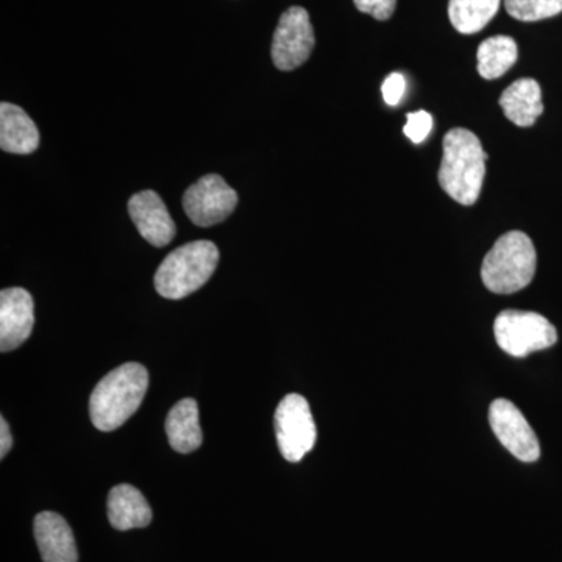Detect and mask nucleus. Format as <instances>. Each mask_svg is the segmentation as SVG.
I'll list each match as a JSON object with an SVG mask.
<instances>
[{"mask_svg":"<svg viewBox=\"0 0 562 562\" xmlns=\"http://www.w3.org/2000/svg\"><path fill=\"white\" fill-rule=\"evenodd\" d=\"M273 424L284 460L299 462L306 453L312 452L317 430L312 408L305 397L299 394L286 395L277 406Z\"/></svg>","mask_w":562,"mask_h":562,"instance_id":"6","label":"nucleus"},{"mask_svg":"<svg viewBox=\"0 0 562 562\" xmlns=\"http://www.w3.org/2000/svg\"><path fill=\"white\" fill-rule=\"evenodd\" d=\"M498 103L505 116L517 127H531L543 113L541 87L532 79L514 81L503 91Z\"/></svg>","mask_w":562,"mask_h":562,"instance_id":"15","label":"nucleus"},{"mask_svg":"<svg viewBox=\"0 0 562 562\" xmlns=\"http://www.w3.org/2000/svg\"><path fill=\"white\" fill-rule=\"evenodd\" d=\"M40 146L35 122L21 106L2 102L0 105V149L7 154L29 155Z\"/></svg>","mask_w":562,"mask_h":562,"instance_id":"13","label":"nucleus"},{"mask_svg":"<svg viewBox=\"0 0 562 562\" xmlns=\"http://www.w3.org/2000/svg\"><path fill=\"white\" fill-rule=\"evenodd\" d=\"M361 13L371 14L376 21H387L394 14L397 0H353Z\"/></svg>","mask_w":562,"mask_h":562,"instance_id":"21","label":"nucleus"},{"mask_svg":"<svg viewBox=\"0 0 562 562\" xmlns=\"http://www.w3.org/2000/svg\"><path fill=\"white\" fill-rule=\"evenodd\" d=\"M490 425L495 438L513 457L535 462L541 457V446L522 412L506 398H497L490 406Z\"/></svg>","mask_w":562,"mask_h":562,"instance_id":"9","label":"nucleus"},{"mask_svg":"<svg viewBox=\"0 0 562 562\" xmlns=\"http://www.w3.org/2000/svg\"><path fill=\"white\" fill-rule=\"evenodd\" d=\"M538 255L530 236L508 232L497 239L484 257L482 280L495 294H514L535 279Z\"/></svg>","mask_w":562,"mask_h":562,"instance_id":"3","label":"nucleus"},{"mask_svg":"<svg viewBox=\"0 0 562 562\" xmlns=\"http://www.w3.org/2000/svg\"><path fill=\"white\" fill-rule=\"evenodd\" d=\"M166 432L176 452L191 453L202 446L203 435L194 398H183L173 406L166 419Z\"/></svg>","mask_w":562,"mask_h":562,"instance_id":"16","label":"nucleus"},{"mask_svg":"<svg viewBox=\"0 0 562 562\" xmlns=\"http://www.w3.org/2000/svg\"><path fill=\"white\" fill-rule=\"evenodd\" d=\"M516 41L509 36L498 35L484 40L479 47L476 60H479V72L483 79L495 80L508 72L517 61Z\"/></svg>","mask_w":562,"mask_h":562,"instance_id":"17","label":"nucleus"},{"mask_svg":"<svg viewBox=\"0 0 562 562\" xmlns=\"http://www.w3.org/2000/svg\"><path fill=\"white\" fill-rule=\"evenodd\" d=\"M149 386V373L139 362H125L99 382L91 394L90 414L98 430L113 431L138 412Z\"/></svg>","mask_w":562,"mask_h":562,"instance_id":"2","label":"nucleus"},{"mask_svg":"<svg viewBox=\"0 0 562 562\" xmlns=\"http://www.w3.org/2000/svg\"><path fill=\"white\" fill-rule=\"evenodd\" d=\"M35 324L33 297L24 288H7L0 292V351L18 349L32 335Z\"/></svg>","mask_w":562,"mask_h":562,"instance_id":"10","label":"nucleus"},{"mask_svg":"<svg viewBox=\"0 0 562 562\" xmlns=\"http://www.w3.org/2000/svg\"><path fill=\"white\" fill-rule=\"evenodd\" d=\"M514 20L536 22L562 13V0H503Z\"/></svg>","mask_w":562,"mask_h":562,"instance_id":"19","label":"nucleus"},{"mask_svg":"<svg viewBox=\"0 0 562 562\" xmlns=\"http://www.w3.org/2000/svg\"><path fill=\"white\" fill-rule=\"evenodd\" d=\"M498 347L514 358H524L532 351L546 350L558 342L552 322L535 312L505 310L494 322Z\"/></svg>","mask_w":562,"mask_h":562,"instance_id":"5","label":"nucleus"},{"mask_svg":"<svg viewBox=\"0 0 562 562\" xmlns=\"http://www.w3.org/2000/svg\"><path fill=\"white\" fill-rule=\"evenodd\" d=\"M314 49V31L308 11L291 7L281 14L272 40L273 65L280 70H294L308 60Z\"/></svg>","mask_w":562,"mask_h":562,"instance_id":"8","label":"nucleus"},{"mask_svg":"<svg viewBox=\"0 0 562 562\" xmlns=\"http://www.w3.org/2000/svg\"><path fill=\"white\" fill-rule=\"evenodd\" d=\"M220 265V249L211 241L184 244L171 251L155 273L161 297L180 301L201 290Z\"/></svg>","mask_w":562,"mask_h":562,"instance_id":"4","label":"nucleus"},{"mask_svg":"<svg viewBox=\"0 0 562 562\" xmlns=\"http://www.w3.org/2000/svg\"><path fill=\"white\" fill-rule=\"evenodd\" d=\"M111 527L120 531L146 528L151 522V509L146 497L132 484H117L109 495Z\"/></svg>","mask_w":562,"mask_h":562,"instance_id":"14","label":"nucleus"},{"mask_svg":"<svg viewBox=\"0 0 562 562\" xmlns=\"http://www.w3.org/2000/svg\"><path fill=\"white\" fill-rule=\"evenodd\" d=\"M128 214L139 235L151 246L166 247L176 236V224L171 214L155 191L146 190L132 195Z\"/></svg>","mask_w":562,"mask_h":562,"instance_id":"11","label":"nucleus"},{"mask_svg":"<svg viewBox=\"0 0 562 562\" xmlns=\"http://www.w3.org/2000/svg\"><path fill=\"white\" fill-rule=\"evenodd\" d=\"M238 205V194L217 173L202 177L183 195V209L192 224L211 227L227 220Z\"/></svg>","mask_w":562,"mask_h":562,"instance_id":"7","label":"nucleus"},{"mask_svg":"<svg viewBox=\"0 0 562 562\" xmlns=\"http://www.w3.org/2000/svg\"><path fill=\"white\" fill-rule=\"evenodd\" d=\"M406 90V80L402 74L392 72L387 76V79L383 81L382 92L384 102L387 105L395 106L401 103L403 94Z\"/></svg>","mask_w":562,"mask_h":562,"instance_id":"22","label":"nucleus"},{"mask_svg":"<svg viewBox=\"0 0 562 562\" xmlns=\"http://www.w3.org/2000/svg\"><path fill=\"white\" fill-rule=\"evenodd\" d=\"M438 180L454 202L471 206L479 201L486 176V151L479 136L465 128H452L442 140Z\"/></svg>","mask_w":562,"mask_h":562,"instance_id":"1","label":"nucleus"},{"mask_svg":"<svg viewBox=\"0 0 562 562\" xmlns=\"http://www.w3.org/2000/svg\"><path fill=\"white\" fill-rule=\"evenodd\" d=\"M35 538L43 562H77L76 539L60 514L44 512L35 517Z\"/></svg>","mask_w":562,"mask_h":562,"instance_id":"12","label":"nucleus"},{"mask_svg":"<svg viewBox=\"0 0 562 562\" xmlns=\"http://www.w3.org/2000/svg\"><path fill=\"white\" fill-rule=\"evenodd\" d=\"M432 128V116L428 111L419 110L406 116V125L403 128L405 135L414 144H422L428 138Z\"/></svg>","mask_w":562,"mask_h":562,"instance_id":"20","label":"nucleus"},{"mask_svg":"<svg viewBox=\"0 0 562 562\" xmlns=\"http://www.w3.org/2000/svg\"><path fill=\"white\" fill-rule=\"evenodd\" d=\"M13 446V436H11L9 424H7L5 417L0 419V458H5Z\"/></svg>","mask_w":562,"mask_h":562,"instance_id":"23","label":"nucleus"},{"mask_svg":"<svg viewBox=\"0 0 562 562\" xmlns=\"http://www.w3.org/2000/svg\"><path fill=\"white\" fill-rule=\"evenodd\" d=\"M502 0H450L449 18L454 31L473 35L486 27L501 9Z\"/></svg>","mask_w":562,"mask_h":562,"instance_id":"18","label":"nucleus"}]
</instances>
